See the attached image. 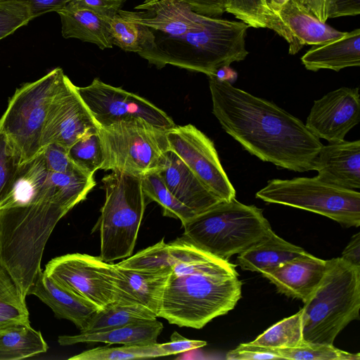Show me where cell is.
Returning a JSON list of instances; mask_svg holds the SVG:
<instances>
[{
  "label": "cell",
  "mask_w": 360,
  "mask_h": 360,
  "mask_svg": "<svg viewBox=\"0 0 360 360\" xmlns=\"http://www.w3.org/2000/svg\"><path fill=\"white\" fill-rule=\"evenodd\" d=\"M117 264L169 267L158 317L179 327L202 328L233 309L241 297L236 265L198 248L183 236L169 243L162 238Z\"/></svg>",
  "instance_id": "obj_1"
},
{
  "label": "cell",
  "mask_w": 360,
  "mask_h": 360,
  "mask_svg": "<svg viewBox=\"0 0 360 360\" xmlns=\"http://www.w3.org/2000/svg\"><path fill=\"white\" fill-rule=\"evenodd\" d=\"M208 78L212 113L245 150L280 168L313 170L323 145L300 119L232 84Z\"/></svg>",
  "instance_id": "obj_2"
},
{
  "label": "cell",
  "mask_w": 360,
  "mask_h": 360,
  "mask_svg": "<svg viewBox=\"0 0 360 360\" xmlns=\"http://www.w3.org/2000/svg\"><path fill=\"white\" fill-rule=\"evenodd\" d=\"M249 27L241 21L207 16L202 27L176 37H155L151 46L138 55L158 69L172 65L211 76L247 57Z\"/></svg>",
  "instance_id": "obj_3"
},
{
  "label": "cell",
  "mask_w": 360,
  "mask_h": 360,
  "mask_svg": "<svg viewBox=\"0 0 360 360\" xmlns=\"http://www.w3.org/2000/svg\"><path fill=\"white\" fill-rule=\"evenodd\" d=\"M67 212L49 199L0 207V264L25 298L49 238Z\"/></svg>",
  "instance_id": "obj_4"
},
{
  "label": "cell",
  "mask_w": 360,
  "mask_h": 360,
  "mask_svg": "<svg viewBox=\"0 0 360 360\" xmlns=\"http://www.w3.org/2000/svg\"><path fill=\"white\" fill-rule=\"evenodd\" d=\"M304 303L303 340L333 345L351 321L359 319L360 266L342 257L326 260L321 281Z\"/></svg>",
  "instance_id": "obj_5"
},
{
  "label": "cell",
  "mask_w": 360,
  "mask_h": 360,
  "mask_svg": "<svg viewBox=\"0 0 360 360\" xmlns=\"http://www.w3.org/2000/svg\"><path fill=\"white\" fill-rule=\"evenodd\" d=\"M182 226V236L188 241L224 260L244 251L272 230L262 210L236 198L221 200Z\"/></svg>",
  "instance_id": "obj_6"
},
{
  "label": "cell",
  "mask_w": 360,
  "mask_h": 360,
  "mask_svg": "<svg viewBox=\"0 0 360 360\" xmlns=\"http://www.w3.org/2000/svg\"><path fill=\"white\" fill-rule=\"evenodd\" d=\"M105 202L97 226L100 257L106 262L133 253L146 205L141 176L112 172L102 179Z\"/></svg>",
  "instance_id": "obj_7"
},
{
  "label": "cell",
  "mask_w": 360,
  "mask_h": 360,
  "mask_svg": "<svg viewBox=\"0 0 360 360\" xmlns=\"http://www.w3.org/2000/svg\"><path fill=\"white\" fill-rule=\"evenodd\" d=\"M65 75L60 68L17 89L0 118V132L19 152L22 162L38 155L49 105Z\"/></svg>",
  "instance_id": "obj_8"
},
{
  "label": "cell",
  "mask_w": 360,
  "mask_h": 360,
  "mask_svg": "<svg viewBox=\"0 0 360 360\" xmlns=\"http://www.w3.org/2000/svg\"><path fill=\"white\" fill-rule=\"evenodd\" d=\"M167 131L141 119L98 127L103 154L101 169L136 176L157 170L169 149Z\"/></svg>",
  "instance_id": "obj_9"
},
{
  "label": "cell",
  "mask_w": 360,
  "mask_h": 360,
  "mask_svg": "<svg viewBox=\"0 0 360 360\" xmlns=\"http://www.w3.org/2000/svg\"><path fill=\"white\" fill-rule=\"evenodd\" d=\"M256 198L312 212L345 227L360 225V193L328 184L317 176L271 179L257 192Z\"/></svg>",
  "instance_id": "obj_10"
},
{
  "label": "cell",
  "mask_w": 360,
  "mask_h": 360,
  "mask_svg": "<svg viewBox=\"0 0 360 360\" xmlns=\"http://www.w3.org/2000/svg\"><path fill=\"white\" fill-rule=\"evenodd\" d=\"M45 273L63 287L101 309L115 300L118 274L115 264L100 257L73 253L48 262Z\"/></svg>",
  "instance_id": "obj_11"
},
{
  "label": "cell",
  "mask_w": 360,
  "mask_h": 360,
  "mask_svg": "<svg viewBox=\"0 0 360 360\" xmlns=\"http://www.w3.org/2000/svg\"><path fill=\"white\" fill-rule=\"evenodd\" d=\"M76 90L98 127L133 119L143 120L165 130L176 125L166 112L148 100L99 78L86 86H76Z\"/></svg>",
  "instance_id": "obj_12"
},
{
  "label": "cell",
  "mask_w": 360,
  "mask_h": 360,
  "mask_svg": "<svg viewBox=\"0 0 360 360\" xmlns=\"http://www.w3.org/2000/svg\"><path fill=\"white\" fill-rule=\"evenodd\" d=\"M169 150L175 153L200 181L221 200L236 198L214 143L194 125H175L167 131Z\"/></svg>",
  "instance_id": "obj_13"
},
{
  "label": "cell",
  "mask_w": 360,
  "mask_h": 360,
  "mask_svg": "<svg viewBox=\"0 0 360 360\" xmlns=\"http://www.w3.org/2000/svg\"><path fill=\"white\" fill-rule=\"evenodd\" d=\"M97 128L76 86L65 75L48 108L41 134V149L50 143L68 149L79 138Z\"/></svg>",
  "instance_id": "obj_14"
},
{
  "label": "cell",
  "mask_w": 360,
  "mask_h": 360,
  "mask_svg": "<svg viewBox=\"0 0 360 360\" xmlns=\"http://www.w3.org/2000/svg\"><path fill=\"white\" fill-rule=\"evenodd\" d=\"M360 121L358 87H341L314 101L305 126L317 138L330 142L344 140Z\"/></svg>",
  "instance_id": "obj_15"
},
{
  "label": "cell",
  "mask_w": 360,
  "mask_h": 360,
  "mask_svg": "<svg viewBox=\"0 0 360 360\" xmlns=\"http://www.w3.org/2000/svg\"><path fill=\"white\" fill-rule=\"evenodd\" d=\"M138 11L118 13L149 29L155 37H176L203 27L206 17L193 11L184 0H145L134 7Z\"/></svg>",
  "instance_id": "obj_16"
},
{
  "label": "cell",
  "mask_w": 360,
  "mask_h": 360,
  "mask_svg": "<svg viewBox=\"0 0 360 360\" xmlns=\"http://www.w3.org/2000/svg\"><path fill=\"white\" fill-rule=\"evenodd\" d=\"M326 270V260L305 251L261 274L280 292L304 302L321 281Z\"/></svg>",
  "instance_id": "obj_17"
},
{
  "label": "cell",
  "mask_w": 360,
  "mask_h": 360,
  "mask_svg": "<svg viewBox=\"0 0 360 360\" xmlns=\"http://www.w3.org/2000/svg\"><path fill=\"white\" fill-rule=\"evenodd\" d=\"M156 171L174 196L196 215L221 201L169 149L164 153Z\"/></svg>",
  "instance_id": "obj_18"
},
{
  "label": "cell",
  "mask_w": 360,
  "mask_h": 360,
  "mask_svg": "<svg viewBox=\"0 0 360 360\" xmlns=\"http://www.w3.org/2000/svg\"><path fill=\"white\" fill-rule=\"evenodd\" d=\"M115 265L118 278L115 301L141 304L158 317L169 267L129 269Z\"/></svg>",
  "instance_id": "obj_19"
},
{
  "label": "cell",
  "mask_w": 360,
  "mask_h": 360,
  "mask_svg": "<svg viewBox=\"0 0 360 360\" xmlns=\"http://www.w3.org/2000/svg\"><path fill=\"white\" fill-rule=\"evenodd\" d=\"M316 176L328 184L349 190L360 188V141L330 142L314 162Z\"/></svg>",
  "instance_id": "obj_20"
},
{
  "label": "cell",
  "mask_w": 360,
  "mask_h": 360,
  "mask_svg": "<svg viewBox=\"0 0 360 360\" xmlns=\"http://www.w3.org/2000/svg\"><path fill=\"white\" fill-rule=\"evenodd\" d=\"M28 295H34L49 306L58 319L72 322L84 330L99 309L89 300L63 287L41 269L37 274Z\"/></svg>",
  "instance_id": "obj_21"
},
{
  "label": "cell",
  "mask_w": 360,
  "mask_h": 360,
  "mask_svg": "<svg viewBox=\"0 0 360 360\" xmlns=\"http://www.w3.org/2000/svg\"><path fill=\"white\" fill-rule=\"evenodd\" d=\"M308 70L328 69L336 72L360 65V29L345 32L340 37L313 45L301 58Z\"/></svg>",
  "instance_id": "obj_22"
},
{
  "label": "cell",
  "mask_w": 360,
  "mask_h": 360,
  "mask_svg": "<svg viewBox=\"0 0 360 360\" xmlns=\"http://www.w3.org/2000/svg\"><path fill=\"white\" fill-rule=\"evenodd\" d=\"M58 14L64 38L89 42L101 50L112 48L106 21L97 13L70 1Z\"/></svg>",
  "instance_id": "obj_23"
},
{
  "label": "cell",
  "mask_w": 360,
  "mask_h": 360,
  "mask_svg": "<svg viewBox=\"0 0 360 360\" xmlns=\"http://www.w3.org/2000/svg\"><path fill=\"white\" fill-rule=\"evenodd\" d=\"M277 15L302 48L304 45H316L340 37L345 33L319 20L299 0H290Z\"/></svg>",
  "instance_id": "obj_24"
},
{
  "label": "cell",
  "mask_w": 360,
  "mask_h": 360,
  "mask_svg": "<svg viewBox=\"0 0 360 360\" xmlns=\"http://www.w3.org/2000/svg\"><path fill=\"white\" fill-rule=\"evenodd\" d=\"M305 250L277 236L272 230L237 257L244 270L262 273L304 252Z\"/></svg>",
  "instance_id": "obj_25"
},
{
  "label": "cell",
  "mask_w": 360,
  "mask_h": 360,
  "mask_svg": "<svg viewBox=\"0 0 360 360\" xmlns=\"http://www.w3.org/2000/svg\"><path fill=\"white\" fill-rule=\"evenodd\" d=\"M162 329V323L156 319L104 332L60 335L58 337V342L62 346L83 342H103L108 345H152L157 343V339Z\"/></svg>",
  "instance_id": "obj_26"
},
{
  "label": "cell",
  "mask_w": 360,
  "mask_h": 360,
  "mask_svg": "<svg viewBox=\"0 0 360 360\" xmlns=\"http://www.w3.org/2000/svg\"><path fill=\"white\" fill-rule=\"evenodd\" d=\"M225 12L254 28H268L283 37L289 45V53H297L302 47L292 32L264 0H225Z\"/></svg>",
  "instance_id": "obj_27"
},
{
  "label": "cell",
  "mask_w": 360,
  "mask_h": 360,
  "mask_svg": "<svg viewBox=\"0 0 360 360\" xmlns=\"http://www.w3.org/2000/svg\"><path fill=\"white\" fill-rule=\"evenodd\" d=\"M158 316L141 304L114 301L98 310L82 333H100L128 325L156 320Z\"/></svg>",
  "instance_id": "obj_28"
},
{
  "label": "cell",
  "mask_w": 360,
  "mask_h": 360,
  "mask_svg": "<svg viewBox=\"0 0 360 360\" xmlns=\"http://www.w3.org/2000/svg\"><path fill=\"white\" fill-rule=\"evenodd\" d=\"M95 185L94 175L49 171L45 183V191L49 199L60 205L68 213L86 198Z\"/></svg>",
  "instance_id": "obj_29"
},
{
  "label": "cell",
  "mask_w": 360,
  "mask_h": 360,
  "mask_svg": "<svg viewBox=\"0 0 360 360\" xmlns=\"http://www.w3.org/2000/svg\"><path fill=\"white\" fill-rule=\"evenodd\" d=\"M49 172L41 150L21 165L11 194L1 206L48 199L45 183Z\"/></svg>",
  "instance_id": "obj_30"
},
{
  "label": "cell",
  "mask_w": 360,
  "mask_h": 360,
  "mask_svg": "<svg viewBox=\"0 0 360 360\" xmlns=\"http://www.w3.org/2000/svg\"><path fill=\"white\" fill-rule=\"evenodd\" d=\"M48 345L41 333L30 324L0 330V360H19L44 353Z\"/></svg>",
  "instance_id": "obj_31"
},
{
  "label": "cell",
  "mask_w": 360,
  "mask_h": 360,
  "mask_svg": "<svg viewBox=\"0 0 360 360\" xmlns=\"http://www.w3.org/2000/svg\"><path fill=\"white\" fill-rule=\"evenodd\" d=\"M30 323L25 298L6 269L0 264V330Z\"/></svg>",
  "instance_id": "obj_32"
},
{
  "label": "cell",
  "mask_w": 360,
  "mask_h": 360,
  "mask_svg": "<svg viewBox=\"0 0 360 360\" xmlns=\"http://www.w3.org/2000/svg\"><path fill=\"white\" fill-rule=\"evenodd\" d=\"M105 20L112 45L124 51L138 53L149 49L153 43L154 35L148 27L119 13Z\"/></svg>",
  "instance_id": "obj_33"
},
{
  "label": "cell",
  "mask_w": 360,
  "mask_h": 360,
  "mask_svg": "<svg viewBox=\"0 0 360 360\" xmlns=\"http://www.w3.org/2000/svg\"><path fill=\"white\" fill-rule=\"evenodd\" d=\"M141 181L146 197L162 207L164 216L178 219L182 225L196 216L168 190L156 170L143 174Z\"/></svg>",
  "instance_id": "obj_34"
},
{
  "label": "cell",
  "mask_w": 360,
  "mask_h": 360,
  "mask_svg": "<svg viewBox=\"0 0 360 360\" xmlns=\"http://www.w3.org/2000/svg\"><path fill=\"white\" fill-rule=\"evenodd\" d=\"M303 341L302 310L273 325L250 343L273 349H291Z\"/></svg>",
  "instance_id": "obj_35"
},
{
  "label": "cell",
  "mask_w": 360,
  "mask_h": 360,
  "mask_svg": "<svg viewBox=\"0 0 360 360\" xmlns=\"http://www.w3.org/2000/svg\"><path fill=\"white\" fill-rule=\"evenodd\" d=\"M73 163L88 175H94L101 169L103 154L98 128L77 140L68 149Z\"/></svg>",
  "instance_id": "obj_36"
},
{
  "label": "cell",
  "mask_w": 360,
  "mask_h": 360,
  "mask_svg": "<svg viewBox=\"0 0 360 360\" xmlns=\"http://www.w3.org/2000/svg\"><path fill=\"white\" fill-rule=\"evenodd\" d=\"M165 356L159 343L123 345L120 347H98L75 355L71 360H127Z\"/></svg>",
  "instance_id": "obj_37"
},
{
  "label": "cell",
  "mask_w": 360,
  "mask_h": 360,
  "mask_svg": "<svg viewBox=\"0 0 360 360\" xmlns=\"http://www.w3.org/2000/svg\"><path fill=\"white\" fill-rule=\"evenodd\" d=\"M282 359L293 360H359V353L340 350L333 345L302 341L297 347L275 349Z\"/></svg>",
  "instance_id": "obj_38"
},
{
  "label": "cell",
  "mask_w": 360,
  "mask_h": 360,
  "mask_svg": "<svg viewBox=\"0 0 360 360\" xmlns=\"http://www.w3.org/2000/svg\"><path fill=\"white\" fill-rule=\"evenodd\" d=\"M22 164L16 148L6 135L0 132V206L11 195Z\"/></svg>",
  "instance_id": "obj_39"
},
{
  "label": "cell",
  "mask_w": 360,
  "mask_h": 360,
  "mask_svg": "<svg viewBox=\"0 0 360 360\" xmlns=\"http://www.w3.org/2000/svg\"><path fill=\"white\" fill-rule=\"evenodd\" d=\"M33 18L26 6L15 1H0V40L26 25Z\"/></svg>",
  "instance_id": "obj_40"
},
{
  "label": "cell",
  "mask_w": 360,
  "mask_h": 360,
  "mask_svg": "<svg viewBox=\"0 0 360 360\" xmlns=\"http://www.w3.org/2000/svg\"><path fill=\"white\" fill-rule=\"evenodd\" d=\"M41 151L49 171L63 174H86L70 160L66 148L57 143H50L45 146Z\"/></svg>",
  "instance_id": "obj_41"
},
{
  "label": "cell",
  "mask_w": 360,
  "mask_h": 360,
  "mask_svg": "<svg viewBox=\"0 0 360 360\" xmlns=\"http://www.w3.org/2000/svg\"><path fill=\"white\" fill-rule=\"evenodd\" d=\"M226 359L266 360L282 359L275 349L247 342L241 343L236 348L228 352Z\"/></svg>",
  "instance_id": "obj_42"
},
{
  "label": "cell",
  "mask_w": 360,
  "mask_h": 360,
  "mask_svg": "<svg viewBox=\"0 0 360 360\" xmlns=\"http://www.w3.org/2000/svg\"><path fill=\"white\" fill-rule=\"evenodd\" d=\"M206 344L205 341L190 340L174 331L171 335L169 342L159 343V345L164 356H169L199 349Z\"/></svg>",
  "instance_id": "obj_43"
},
{
  "label": "cell",
  "mask_w": 360,
  "mask_h": 360,
  "mask_svg": "<svg viewBox=\"0 0 360 360\" xmlns=\"http://www.w3.org/2000/svg\"><path fill=\"white\" fill-rule=\"evenodd\" d=\"M72 1L94 11L106 20L117 15L127 0H72Z\"/></svg>",
  "instance_id": "obj_44"
},
{
  "label": "cell",
  "mask_w": 360,
  "mask_h": 360,
  "mask_svg": "<svg viewBox=\"0 0 360 360\" xmlns=\"http://www.w3.org/2000/svg\"><path fill=\"white\" fill-rule=\"evenodd\" d=\"M15 1L27 7L32 18L49 12H58L63 10L72 0H0Z\"/></svg>",
  "instance_id": "obj_45"
},
{
  "label": "cell",
  "mask_w": 360,
  "mask_h": 360,
  "mask_svg": "<svg viewBox=\"0 0 360 360\" xmlns=\"http://www.w3.org/2000/svg\"><path fill=\"white\" fill-rule=\"evenodd\" d=\"M195 13L217 18L225 12V0H184Z\"/></svg>",
  "instance_id": "obj_46"
},
{
  "label": "cell",
  "mask_w": 360,
  "mask_h": 360,
  "mask_svg": "<svg viewBox=\"0 0 360 360\" xmlns=\"http://www.w3.org/2000/svg\"><path fill=\"white\" fill-rule=\"evenodd\" d=\"M360 13V0H330L328 18L355 16Z\"/></svg>",
  "instance_id": "obj_47"
},
{
  "label": "cell",
  "mask_w": 360,
  "mask_h": 360,
  "mask_svg": "<svg viewBox=\"0 0 360 360\" xmlns=\"http://www.w3.org/2000/svg\"><path fill=\"white\" fill-rule=\"evenodd\" d=\"M346 262L360 266V233L354 234L342 253L341 257Z\"/></svg>",
  "instance_id": "obj_48"
},
{
  "label": "cell",
  "mask_w": 360,
  "mask_h": 360,
  "mask_svg": "<svg viewBox=\"0 0 360 360\" xmlns=\"http://www.w3.org/2000/svg\"><path fill=\"white\" fill-rule=\"evenodd\" d=\"M319 20L326 22L328 19L330 0H299Z\"/></svg>",
  "instance_id": "obj_49"
},
{
  "label": "cell",
  "mask_w": 360,
  "mask_h": 360,
  "mask_svg": "<svg viewBox=\"0 0 360 360\" xmlns=\"http://www.w3.org/2000/svg\"><path fill=\"white\" fill-rule=\"evenodd\" d=\"M211 76L214 77L219 81H226L232 84L237 79V72L229 66H224L219 68L215 73Z\"/></svg>",
  "instance_id": "obj_50"
},
{
  "label": "cell",
  "mask_w": 360,
  "mask_h": 360,
  "mask_svg": "<svg viewBox=\"0 0 360 360\" xmlns=\"http://www.w3.org/2000/svg\"><path fill=\"white\" fill-rule=\"evenodd\" d=\"M290 0H265L268 6L277 15L278 12Z\"/></svg>",
  "instance_id": "obj_51"
},
{
  "label": "cell",
  "mask_w": 360,
  "mask_h": 360,
  "mask_svg": "<svg viewBox=\"0 0 360 360\" xmlns=\"http://www.w3.org/2000/svg\"><path fill=\"white\" fill-rule=\"evenodd\" d=\"M265 1V0H264Z\"/></svg>",
  "instance_id": "obj_52"
}]
</instances>
